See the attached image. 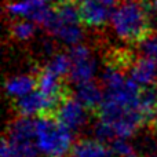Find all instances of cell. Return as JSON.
I'll use <instances>...</instances> for the list:
<instances>
[{
	"label": "cell",
	"mask_w": 157,
	"mask_h": 157,
	"mask_svg": "<svg viewBox=\"0 0 157 157\" xmlns=\"http://www.w3.org/2000/svg\"><path fill=\"white\" fill-rule=\"evenodd\" d=\"M152 2H123L112 13V26L121 40L130 44H141L155 32L152 15L155 14Z\"/></svg>",
	"instance_id": "6da1fadb"
},
{
	"label": "cell",
	"mask_w": 157,
	"mask_h": 157,
	"mask_svg": "<svg viewBox=\"0 0 157 157\" xmlns=\"http://www.w3.org/2000/svg\"><path fill=\"white\" fill-rule=\"evenodd\" d=\"M36 145L47 156L65 157L73 145V131L52 117H37Z\"/></svg>",
	"instance_id": "7a4b0ae2"
},
{
	"label": "cell",
	"mask_w": 157,
	"mask_h": 157,
	"mask_svg": "<svg viewBox=\"0 0 157 157\" xmlns=\"http://www.w3.org/2000/svg\"><path fill=\"white\" fill-rule=\"evenodd\" d=\"M68 54L72 61L69 80L75 84L94 80V75L97 71V62L92 57L91 50L84 44L78 43L75 46H71V48L68 50Z\"/></svg>",
	"instance_id": "3957f363"
},
{
	"label": "cell",
	"mask_w": 157,
	"mask_h": 157,
	"mask_svg": "<svg viewBox=\"0 0 157 157\" xmlns=\"http://www.w3.org/2000/svg\"><path fill=\"white\" fill-rule=\"evenodd\" d=\"M88 114L91 113L78 102L75 94H71L61 101L55 112V119L69 130L77 131L87 124Z\"/></svg>",
	"instance_id": "277c9868"
},
{
	"label": "cell",
	"mask_w": 157,
	"mask_h": 157,
	"mask_svg": "<svg viewBox=\"0 0 157 157\" xmlns=\"http://www.w3.org/2000/svg\"><path fill=\"white\" fill-rule=\"evenodd\" d=\"M50 8L51 6L44 0H18L6 6V10L11 17L30 19L40 26L46 21Z\"/></svg>",
	"instance_id": "5b68a950"
},
{
	"label": "cell",
	"mask_w": 157,
	"mask_h": 157,
	"mask_svg": "<svg viewBox=\"0 0 157 157\" xmlns=\"http://www.w3.org/2000/svg\"><path fill=\"white\" fill-rule=\"evenodd\" d=\"M75 97L91 113V116L97 119L103 97H105V88H103L102 84H98L95 80L84 81V83L76 84Z\"/></svg>",
	"instance_id": "8992f818"
},
{
	"label": "cell",
	"mask_w": 157,
	"mask_h": 157,
	"mask_svg": "<svg viewBox=\"0 0 157 157\" xmlns=\"http://www.w3.org/2000/svg\"><path fill=\"white\" fill-rule=\"evenodd\" d=\"M80 22L88 28H102L112 18L109 7L99 0H78Z\"/></svg>",
	"instance_id": "52a82bcc"
},
{
	"label": "cell",
	"mask_w": 157,
	"mask_h": 157,
	"mask_svg": "<svg viewBox=\"0 0 157 157\" xmlns=\"http://www.w3.org/2000/svg\"><path fill=\"white\" fill-rule=\"evenodd\" d=\"M138 109L145 121V130L157 131V83L144 86L138 97Z\"/></svg>",
	"instance_id": "ba28073f"
},
{
	"label": "cell",
	"mask_w": 157,
	"mask_h": 157,
	"mask_svg": "<svg viewBox=\"0 0 157 157\" xmlns=\"http://www.w3.org/2000/svg\"><path fill=\"white\" fill-rule=\"evenodd\" d=\"M4 136L13 144H24L32 142L36 138V120L26 116H18L7 124Z\"/></svg>",
	"instance_id": "9c48e42d"
},
{
	"label": "cell",
	"mask_w": 157,
	"mask_h": 157,
	"mask_svg": "<svg viewBox=\"0 0 157 157\" xmlns=\"http://www.w3.org/2000/svg\"><path fill=\"white\" fill-rule=\"evenodd\" d=\"M130 75L136 83L142 86L157 83V61L147 55L136 58L135 63L130 71Z\"/></svg>",
	"instance_id": "30bf717a"
},
{
	"label": "cell",
	"mask_w": 157,
	"mask_h": 157,
	"mask_svg": "<svg viewBox=\"0 0 157 157\" xmlns=\"http://www.w3.org/2000/svg\"><path fill=\"white\" fill-rule=\"evenodd\" d=\"M108 145L97 138H78L73 142L68 157H106Z\"/></svg>",
	"instance_id": "8fae6325"
},
{
	"label": "cell",
	"mask_w": 157,
	"mask_h": 157,
	"mask_svg": "<svg viewBox=\"0 0 157 157\" xmlns=\"http://www.w3.org/2000/svg\"><path fill=\"white\" fill-rule=\"evenodd\" d=\"M4 88L8 97L13 98H19L29 94L35 88H37V80H36L35 72L32 75H21V76L7 78L4 83Z\"/></svg>",
	"instance_id": "7c38bea8"
},
{
	"label": "cell",
	"mask_w": 157,
	"mask_h": 157,
	"mask_svg": "<svg viewBox=\"0 0 157 157\" xmlns=\"http://www.w3.org/2000/svg\"><path fill=\"white\" fill-rule=\"evenodd\" d=\"M136 57L128 48H112L105 54V65L123 72L131 71Z\"/></svg>",
	"instance_id": "4fadbf2b"
},
{
	"label": "cell",
	"mask_w": 157,
	"mask_h": 157,
	"mask_svg": "<svg viewBox=\"0 0 157 157\" xmlns=\"http://www.w3.org/2000/svg\"><path fill=\"white\" fill-rule=\"evenodd\" d=\"M57 14L62 24H78L80 22V11H78L77 0H59L54 4Z\"/></svg>",
	"instance_id": "5bb4252c"
},
{
	"label": "cell",
	"mask_w": 157,
	"mask_h": 157,
	"mask_svg": "<svg viewBox=\"0 0 157 157\" xmlns=\"http://www.w3.org/2000/svg\"><path fill=\"white\" fill-rule=\"evenodd\" d=\"M54 36L68 46H75L83 40L84 35L83 29L78 26V24H61Z\"/></svg>",
	"instance_id": "9a60e30c"
},
{
	"label": "cell",
	"mask_w": 157,
	"mask_h": 157,
	"mask_svg": "<svg viewBox=\"0 0 157 157\" xmlns=\"http://www.w3.org/2000/svg\"><path fill=\"white\" fill-rule=\"evenodd\" d=\"M36 22L30 21V19H21V21H15L10 25V35L13 39L18 41L29 40L35 36L36 33Z\"/></svg>",
	"instance_id": "2e32d148"
},
{
	"label": "cell",
	"mask_w": 157,
	"mask_h": 157,
	"mask_svg": "<svg viewBox=\"0 0 157 157\" xmlns=\"http://www.w3.org/2000/svg\"><path fill=\"white\" fill-rule=\"evenodd\" d=\"M47 68L50 71H52L55 75H58L59 77H69L71 75V69H72V61L69 54L65 52H57L55 55H52L50 58V61L47 62Z\"/></svg>",
	"instance_id": "e0dca14e"
},
{
	"label": "cell",
	"mask_w": 157,
	"mask_h": 157,
	"mask_svg": "<svg viewBox=\"0 0 157 157\" xmlns=\"http://www.w3.org/2000/svg\"><path fill=\"white\" fill-rule=\"evenodd\" d=\"M92 132H94V136L98 141L103 142V144H106V145H109L113 139L117 138V134H116V130H114L113 124L106 121V120H102V119H98V121L94 124Z\"/></svg>",
	"instance_id": "ac0fdd59"
},
{
	"label": "cell",
	"mask_w": 157,
	"mask_h": 157,
	"mask_svg": "<svg viewBox=\"0 0 157 157\" xmlns=\"http://www.w3.org/2000/svg\"><path fill=\"white\" fill-rule=\"evenodd\" d=\"M125 138H116L108 145L110 152L113 155H116L117 157H123V156H127L134 153V146L131 144H128L127 141H124Z\"/></svg>",
	"instance_id": "d6986e66"
},
{
	"label": "cell",
	"mask_w": 157,
	"mask_h": 157,
	"mask_svg": "<svg viewBox=\"0 0 157 157\" xmlns=\"http://www.w3.org/2000/svg\"><path fill=\"white\" fill-rule=\"evenodd\" d=\"M141 50L144 55H147L157 61V30H155L144 43H141Z\"/></svg>",
	"instance_id": "ffe728a7"
},
{
	"label": "cell",
	"mask_w": 157,
	"mask_h": 157,
	"mask_svg": "<svg viewBox=\"0 0 157 157\" xmlns=\"http://www.w3.org/2000/svg\"><path fill=\"white\" fill-rule=\"evenodd\" d=\"M0 155L2 157H18L17 156V150L14 145L8 141L7 136L2 138V149H0Z\"/></svg>",
	"instance_id": "44dd1931"
},
{
	"label": "cell",
	"mask_w": 157,
	"mask_h": 157,
	"mask_svg": "<svg viewBox=\"0 0 157 157\" xmlns=\"http://www.w3.org/2000/svg\"><path fill=\"white\" fill-rule=\"evenodd\" d=\"M101 3H103L105 6H108V7H113V6L117 4V2L119 0H99Z\"/></svg>",
	"instance_id": "7402d4cb"
},
{
	"label": "cell",
	"mask_w": 157,
	"mask_h": 157,
	"mask_svg": "<svg viewBox=\"0 0 157 157\" xmlns=\"http://www.w3.org/2000/svg\"><path fill=\"white\" fill-rule=\"evenodd\" d=\"M123 157H142L141 155H138V153H131V155H127V156H123Z\"/></svg>",
	"instance_id": "603a6c76"
},
{
	"label": "cell",
	"mask_w": 157,
	"mask_h": 157,
	"mask_svg": "<svg viewBox=\"0 0 157 157\" xmlns=\"http://www.w3.org/2000/svg\"><path fill=\"white\" fill-rule=\"evenodd\" d=\"M152 4H153V7H155V11L157 14V0H152Z\"/></svg>",
	"instance_id": "cb8c5ba5"
},
{
	"label": "cell",
	"mask_w": 157,
	"mask_h": 157,
	"mask_svg": "<svg viewBox=\"0 0 157 157\" xmlns=\"http://www.w3.org/2000/svg\"><path fill=\"white\" fill-rule=\"evenodd\" d=\"M44 2H46V3H54V4H55V3H58L59 0H44Z\"/></svg>",
	"instance_id": "d4e9b609"
},
{
	"label": "cell",
	"mask_w": 157,
	"mask_h": 157,
	"mask_svg": "<svg viewBox=\"0 0 157 157\" xmlns=\"http://www.w3.org/2000/svg\"><path fill=\"white\" fill-rule=\"evenodd\" d=\"M123 2H142V0H123Z\"/></svg>",
	"instance_id": "484cf974"
},
{
	"label": "cell",
	"mask_w": 157,
	"mask_h": 157,
	"mask_svg": "<svg viewBox=\"0 0 157 157\" xmlns=\"http://www.w3.org/2000/svg\"><path fill=\"white\" fill-rule=\"evenodd\" d=\"M147 157H157V155H155V156H147Z\"/></svg>",
	"instance_id": "4316f807"
}]
</instances>
